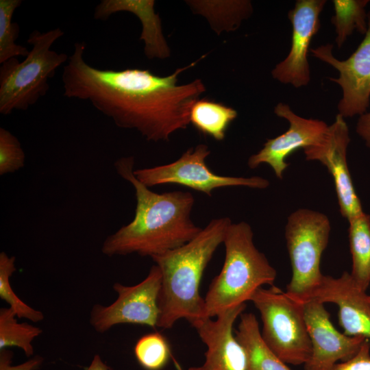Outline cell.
Masks as SVG:
<instances>
[{
	"label": "cell",
	"mask_w": 370,
	"mask_h": 370,
	"mask_svg": "<svg viewBox=\"0 0 370 370\" xmlns=\"http://www.w3.org/2000/svg\"><path fill=\"white\" fill-rule=\"evenodd\" d=\"M86 44L77 42L64 65L63 95L90 101L121 128L136 130L148 141H169L190 124L194 103L206 91L199 79L177 84L179 75L195 65L180 68L168 76L147 69H101L84 60Z\"/></svg>",
	"instance_id": "obj_1"
},
{
	"label": "cell",
	"mask_w": 370,
	"mask_h": 370,
	"mask_svg": "<svg viewBox=\"0 0 370 370\" xmlns=\"http://www.w3.org/2000/svg\"><path fill=\"white\" fill-rule=\"evenodd\" d=\"M134 166L132 156L114 163L117 173L134 187L136 206L133 220L105 239L101 252L108 256L136 253L152 258L195 238L202 228L190 218L195 203L192 193L153 192L136 177Z\"/></svg>",
	"instance_id": "obj_2"
},
{
	"label": "cell",
	"mask_w": 370,
	"mask_h": 370,
	"mask_svg": "<svg viewBox=\"0 0 370 370\" xmlns=\"http://www.w3.org/2000/svg\"><path fill=\"white\" fill-rule=\"evenodd\" d=\"M231 223L228 217L214 219L187 243L151 258L162 274L158 328L170 329L181 319L193 325L207 318L201 278Z\"/></svg>",
	"instance_id": "obj_3"
},
{
	"label": "cell",
	"mask_w": 370,
	"mask_h": 370,
	"mask_svg": "<svg viewBox=\"0 0 370 370\" xmlns=\"http://www.w3.org/2000/svg\"><path fill=\"white\" fill-rule=\"evenodd\" d=\"M253 236L246 222L231 223L228 226L223 241L224 264L204 298L207 318L250 301L262 285H274L276 271L256 247Z\"/></svg>",
	"instance_id": "obj_4"
},
{
	"label": "cell",
	"mask_w": 370,
	"mask_h": 370,
	"mask_svg": "<svg viewBox=\"0 0 370 370\" xmlns=\"http://www.w3.org/2000/svg\"><path fill=\"white\" fill-rule=\"evenodd\" d=\"M64 32L56 28L46 32L34 30L27 40L32 49L22 62L11 58L0 67V113L25 110L46 95L49 79L66 64L69 56L51 49Z\"/></svg>",
	"instance_id": "obj_5"
},
{
	"label": "cell",
	"mask_w": 370,
	"mask_h": 370,
	"mask_svg": "<svg viewBox=\"0 0 370 370\" xmlns=\"http://www.w3.org/2000/svg\"><path fill=\"white\" fill-rule=\"evenodd\" d=\"M330 229L328 217L318 211L301 208L288 217L284 236L293 274L286 293L301 304L310 301L321 284V258Z\"/></svg>",
	"instance_id": "obj_6"
},
{
	"label": "cell",
	"mask_w": 370,
	"mask_h": 370,
	"mask_svg": "<svg viewBox=\"0 0 370 370\" xmlns=\"http://www.w3.org/2000/svg\"><path fill=\"white\" fill-rule=\"evenodd\" d=\"M250 301L260 312L261 335L267 346L286 364H306L311 356L312 345L304 304L275 285L259 288Z\"/></svg>",
	"instance_id": "obj_7"
},
{
	"label": "cell",
	"mask_w": 370,
	"mask_h": 370,
	"mask_svg": "<svg viewBox=\"0 0 370 370\" xmlns=\"http://www.w3.org/2000/svg\"><path fill=\"white\" fill-rule=\"evenodd\" d=\"M210 150L204 144L186 151L177 160L164 165L134 171L136 177L147 187L175 184L202 192L209 197L218 188L247 186L264 189L269 182L262 177H231L218 175L207 166Z\"/></svg>",
	"instance_id": "obj_8"
},
{
	"label": "cell",
	"mask_w": 370,
	"mask_h": 370,
	"mask_svg": "<svg viewBox=\"0 0 370 370\" xmlns=\"http://www.w3.org/2000/svg\"><path fill=\"white\" fill-rule=\"evenodd\" d=\"M161 283V271L156 264L151 267L147 277L137 284L125 286L114 283L112 288L117 298L108 306H92L90 313V325L99 333L120 324L158 328Z\"/></svg>",
	"instance_id": "obj_9"
},
{
	"label": "cell",
	"mask_w": 370,
	"mask_h": 370,
	"mask_svg": "<svg viewBox=\"0 0 370 370\" xmlns=\"http://www.w3.org/2000/svg\"><path fill=\"white\" fill-rule=\"evenodd\" d=\"M367 31L357 49L345 60L333 56L332 45L328 44L310 49L314 57L330 64L339 72L338 78L330 79L342 88L338 104V114L352 117L366 112L370 98V12L367 14Z\"/></svg>",
	"instance_id": "obj_10"
},
{
	"label": "cell",
	"mask_w": 370,
	"mask_h": 370,
	"mask_svg": "<svg viewBox=\"0 0 370 370\" xmlns=\"http://www.w3.org/2000/svg\"><path fill=\"white\" fill-rule=\"evenodd\" d=\"M350 143L349 130L340 114L329 125L324 140L319 145L304 149L306 159L318 160L332 175L341 215L347 221L363 212L353 185L347 162V149Z\"/></svg>",
	"instance_id": "obj_11"
},
{
	"label": "cell",
	"mask_w": 370,
	"mask_h": 370,
	"mask_svg": "<svg viewBox=\"0 0 370 370\" xmlns=\"http://www.w3.org/2000/svg\"><path fill=\"white\" fill-rule=\"evenodd\" d=\"M274 112L288 121V130L274 138L268 139L261 150L249 158L247 164L254 169L261 164H267L276 177L282 179L289 165L286 160L287 157L299 148L320 144L327 134L329 125L323 121L301 117L282 103L275 106Z\"/></svg>",
	"instance_id": "obj_12"
},
{
	"label": "cell",
	"mask_w": 370,
	"mask_h": 370,
	"mask_svg": "<svg viewBox=\"0 0 370 370\" xmlns=\"http://www.w3.org/2000/svg\"><path fill=\"white\" fill-rule=\"evenodd\" d=\"M304 312L312 345L311 356L304 364V370H330L338 361L345 362L355 356L366 340L337 330L321 302L314 299L306 302Z\"/></svg>",
	"instance_id": "obj_13"
},
{
	"label": "cell",
	"mask_w": 370,
	"mask_h": 370,
	"mask_svg": "<svg viewBox=\"0 0 370 370\" xmlns=\"http://www.w3.org/2000/svg\"><path fill=\"white\" fill-rule=\"evenodd\" d=\"M325 0H298L288 16L293 26L291 47L286 58L271 71L273 77L295 88L310 80L308 52L313 36L320 27L319 15Z\"/></svg>",
	"instance_id": "obj_14"
},
{
	"label": "cell",
	"mask_w": 370,
	"mask_h": 370,
	"mask_svg": "<svg viewBox=\"0 0 370 370\" xmlns=\"http://www.w3.org/2000/svg\"><path fill=\"white\" fill-rule=\"evenodd\" d=\"M246 304L227 309L215 319L205 318L192 325L206 346L204 362L188 370H247L243 348L234 334V324Z\"/></svg>",
	"instance_id": "obj_15"
},
{
	"label": "cell",
	"mask_w": 370,
	"mask_h": 370,
	"mask_svg": "<svg viewBox=\"0 0 370 370\" xmlns=\"http://www.w3.org/2000/svg\"><path fill=\"white\" fill-rule=\"evenodd\" d=\"M333 303L338 308V323L349 336L370 341V304L368 295L344 271L338 278L324 275L310 300Z\"/></svg>",
	"instance_id": "obj_16"
},
{
	"label": "cell",
	"mask_w": 370,
	"mask_h": 370,
	"mask_svg": "<svg viewBox=\"0 0 370 370\" xmlns=\"http://www.w3.org/2000/svg\"><path fill=\"white\" fill-rule=\"evenodd\" d=\"M153 0H102L94 12V18L106 21L113 14L127 11L135 14L142 24L140 40H143L144 52L149 59L166 58L170 50L162 34L161 22L154 12Z\"/></svg>",
	"instance_id": "obj_17"
},
{
	"label": "cell",
	"mask_w": 370,
	"mask_h": 370,
	"mask_svg": "<svg viewBox=\"0 0 370 370\" xmlns=\"http://www.w3.org/2000/svg\"><path fill=\"white\" fill-rule=\"evenodd\" d=\"M234 334L245 353L247 370H291L264 341L254 314H241Z\"/></svg>",
	"instance_id": "obj_18"
},
{
	"label": "cell",
	"mask_w": 370,
	"mask_h": 370,
	"mask_svg": "<svg viewBox=\"0 0 370 370\" xmlns=\"http://www.w3.org/2000/svg\"><path fill=\"white\" fill-rule=\"evenodd\" d=\"M349 221V243L352 258L350 273L363 291L370 285V215L362 212Z\"/></svg>",
	"instance_id": "obj_19"
},
{
	"label": "cell",
	"mask_w": 370,
	"mask_h": 370,
	"mask_svg": "<svg viewBox=\"0 0 370 370\" xmlns=\"http://www.w3.org/2000/svg\"><path fill=\"white\" fill-rule=\"evenodd\" d=\"M237 112L232 108L208 99H197L190 112V123L201 134L215 140H224Z\"/></svg>",
	"instance_id": "obj_20"
},
{
	"label": "cell",
	"mask_w": 370,
	"mask_h": 370,
	"mask_svg": "<svg viewBox=\"0 0 370 370\" xmlns=\"http://www.w3.org/2000/svg\"><path fill=\"white\" fill-rule=\"evenodd\" d=\"M187 3L194 12L204 16L218 34L233 31L252 12L249 1H190Z\"/></svg>",
	"instance_id": "obj_21"
},
{
	"label": "cell",
	"mask_w": 370,
	"mask_h": 370,
	"mask_svg": "<svg viewBox=\"0 0 370 370\" xmlns=\"http://www.w3.org/2000/svg\"><path fill=\"white\" fill-rule=\"evenodd\" d=\"M17 318L11 308L0 309V350L16 347L27 357L32 356L34 352L32 342L42 330L27 323H18Z\"/></svg>",
	"instance_id": "obj_22"
},
{
	"label": "cell",
	"mask_w": 370,
	"mask_h": 370,
	"mask_svg": "<svg viewBox=\"0 0 370 370\" xmlns=\"http://www.w3.org/2000/svg\"><path fill=\"white\" fill-rule=\"evenodd\" d=\"M334 15L331 21L335 27L337 47L341 48L354 30L365 34L367 31L368 0H334Z\"/></svg>",
	"instance_id": "obj_23"
},
{
	"label": "cell",
	"mask_w": 370,
	"mask_h": 370,
	"mask_svg": "<svg viewBox=\"0 0 370 370\" xmlns=\"http://www.w3.org/2000/svg\"><path fill=\"white\" fill-rule=\"evenodd\" d=\"M21 0H0V64L16 58L26 57L29 53L27 47L16 44L19 27L12 22L15 10L21 5Z\"/></svg>",
	"instance_id": "obj_24"
},
{
	"label": "cell",
	"mask_w": 370,
	"mask_h": 370,
	"mask_svg": "<svg viewBox=\"0 0 370 370\" xmlns=\"http://www.w3.org/2000/svg\"><path fill=\"white\" fill-rule=\"evenodd\" d=\"M16 258L5 252L0 253V298L7 302L18 319H26L34 323L44 319L43 313L23 301L14 293L10 284V277L16 271Z\"/></svg>",
	"instance_id": "obj_25"
},
{
	"label": "cell",
	"mask_w": 370,
	"mask_h": 370,
	"mask_svg": "<svg viewBox=\"0 0 370 370\" xmlns=\"http://www.w3.org/2000/svg\"><path fill=\"white\" fill-rule=\"evenodd\" d=\"M134 353L138 363L145 370H162L171 358L169 344L158 332L141 336L135 344Z\"/></svg>",
	"instance_id": "obj_26"
},
{
	"label": "cell",
	"mask_w": 370,
	"mask_h": 370,
	"mask_svg": "<svg viewBox=\"0 0 370 370\" xmlns=\"http://www.w3.org/2000/svg\"><path fill=\"white\" fill-rule=\"evenodd\" d=\"M25 155L18 139L0 127V175L14 173L25 165Z\"/></svg>",
	"instance_id": "obj_27"
},
{
	"label": "cell",
	"mask_w": 370,
	"mask_h": 370,
	"mask_svg": "<svg viewBox=\"0 0 370 370\" xmlns=\"http://www.w3.org/2000/svg\"><path fill=\"white\" fill-rule=\"evenodd\" d=\"M330 370H370V341L366 339L355 356L335 364Z\"/></svg>",
	"instance_id": "obj_28"
},
{
	"label": "cell",
	"mask_w": 370,
	"mask_h": 370,
	"mask_svg": "<svg viewBox=\"0 0 370 370\" xmlns=\"http://www.w3.org/2000/svg\"><path fill=\"white\" fill-rule=\"evenodd\" d=\"M13 353L8 349L0 350V370H35L43 362V358L36 356L17 365H12Z\"/></svg>",
	"instance_id": "obj_29"
},
{
	"label": "cell",
	"mask_w": 370,
	"mask_h": 370,
	"mask_svg": "<svg viewBox=\"0 0 370 370\" xmlns=\"http://www.w3.org/2000/svg\"><path fill=\"white\" fill-rule=\"evenodd\" d=\"M356 131L365 140L366 146L370 149V112L360 116Z\"/></svg>",
	"instance_id": "obj_30"
},
{
	"label": "cell",
	"mask_w": 370,
	"mask_h": 370,
	"mask_svg": "<svg viewBox=\"0 0 370 370\" xmlns=\"http://www.w3.org/2000/svg\"><path fill=\"white\" fill-rule=\"evenodd\" d=\"M86 370H110V367L102 360L99 355L94 356L90 365Z\"/></svg>",
	"instance_id": "obj_31"
},
{
	"label": "cell",
	"mask_w": 370,
	"mask_h": 370,
	"mask_svg": "<svg viewBox=\"0 0 370 370\" xmlns=\"http://www.w3.org/2000/svg\"><path fill=\"white\" fill-rule=\"evenodd\" d=\"M368 301H369V303L370 304V295H368Z\"/></svg>",
	"instance_id": "obj_32"
}]
</instances>
